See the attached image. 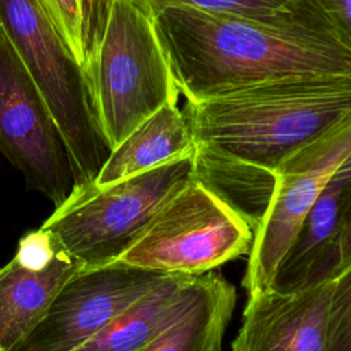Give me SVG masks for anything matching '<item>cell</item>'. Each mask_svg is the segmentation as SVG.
<instances>
[{
    "mask_svg": "<svg viewBox=\"0 0 351 351\" xmlns=\"http://www.w3.org/2000/svg\"><path fill=\"white\" fill-rule=\"evenodd\" d=\"M154 21L189 101L287 80L351 78V51L311 0H293L270 16L169 5Z\"/></svg>",
    "mask_w": 351,
    "mask_h": 351,
    "instance_id": "6da1fadb",
    "label": "cell"
},
{
    "mask_svg": "<svg viewBox=\"0 0 351 351\" xmlns=\"http://www.w3.org/2000/svg\"><path fill=\"white\" fill-rule=\"evenodd\" d=\"M351 110L350 77L287 80L189 101L195 145L276 174L295 151Z\"/></svg>",
    "mask_w": 351,
    "mask_h": 351,
    "instance_id": "7a4b0ae2",
    "label": "cell"
},
{
    "mask_svg": "<svg viewBox=\"0 0 351 351\" xmlns=\"http://www.w3.org/2000/svg\"><path fill=\"white\" fill-rule=\"evenodd\" d=\"M84 73L111 149L180 96L154 15L140 0H100Z\"/></svg>",
    "mask_w": 351,
    "mask_h": 351,
    "instance_id": "3957f363",
    "label": "cell"
},
{
    "mask_svg": "<svg viewBox=\"0 0 351 351\" xmlns=\"http://www.w3.org/2000/svg\"><path fill=\"white\" fill-rule=\"evenodd\" d=\"M0 33L14 47L48 104L71 158L75 191L89 186L111 148L97 125L85 73L44 1L0 0Z\"/></svg>",
    "mask_w": 351,
    "mask_h": 351,
    "instance_id": "277c9868",
    "label": "cell"
},
{
    "mask_svg": "<svg viewBox=\"0 0 351 351\" xmlns=\"http://www.w3.org/2000/svg\"><path fill=\"white\" fill-rule=\"evenodd\" d=\"M193 154L104 186L75 191L40 228L53 234L82 267L119 261L195 177Z\"/></svg>",
    "mask_w": 351,
    "mask_h": 351,
    "instance_id": "5b68a950",
    "label": "cell"
},
{
    "mask_svg": "<svg viewBox=\"0 0 351 351\" xmlns=\"http://www.w3.org/2000/svg\"><path fill=\"white\" fill-rule=\"evenodd\" d=\"M254 239L251 225L193 177L119 261L163 274L196 277L250 254Z\"/></svg>",
    "mask_w": 351,
    "mask_h": 351,
    "instance_id": "8992f818",
    "label": "cell"
},
{
    "mask_svg": "<svg viewBox=\"0 0 351 351\" xmlns=\"http://www.w3.org/2000/svg\"><path fill=\"white\" fill-rule=\"evenodd\" d=\"M0 154L26 185L62 206L75 191L71 158L44 96L0 33Z\"/></svg>",
    "mask_w": 351,
    "mask_h": 351,
    "instance_id": "52a82bcc",
    "label": "cell"
},
{
    "mask_svg": "<svg viewBox=\"0 0 351 351\" xmlns=\"http://www.w3.org/2000/svg\"><path fill=\"white\" fill-rule=\"evenodd\" d=\"M351 156V110L318 137L288 156L276 171L266 214L255 230L243 287L267 289L324 186Z\"/></svg>",
    "mask_w": 351,
    "mask_h": 351,
    "instance_id": "ba28073f",
    "label": "cell"
},
{
    "mask_svg": "<svg viewBox=\"0 0 351 351\" xmlns=\"http://www.w3.org/2000/svg\"><path fill=\"white\" fill-rule=\"evenodd\" d=\"M166 276L123 261L81 267L63 284L41 321L12 351H75Z\"/></svg>",
    "mask_w": 351,
    "mask_h": 351,
    "instance_id": "9c48e42d",
    "label": "cell"
},
{
    "mask_svg": "<svg viewBox=\"0 0 351 351\" xmlns=\"http://www.w3.org/2000/svg\"><path fill=\"white\" fill-rule=\"evenodd\" d=\"M82 265L43 228L19 240L0 269V351H12L36 328L63 284Z\"/></svg>",
    "mask_w": 351,
    "mask_h": 351,
    "instance_id": "30bf717a",
    "label": "cell"
},
{
    "mask_svg": "<svg viewBox=\"0 0 351 351\" xmlns=\"http://www.w3.org/2000/svg\"><path fill=\"white\" fill-rule=\"evenodd\" d=\"M332 278L250 293L232 351H326Z\"/></svg>",
    "mask_w": 351,
    "mask_h": 351,
    "instance_id": "8fae6325",
    "label": "cell"
},
{
    "mask_svg": "<svg viewBox=\"0 0 351 351\" xmlns=\"http://www.w3.org/2000/svg\"><path fill=\"white\" fill-rule=\"evenodd\" d=\"M351 207V156L332 174L307 213L269 288L296 291L330 280L339 267V245Z\"/></svg>",
    "mask_w": 351,
    "mask_h": 351,
    "instance_id": "7c38bea8",
    "label": "cell"
},
{
    "mask_svg": "<svg viewBox=\"0 0 351 351\" xmlns=\"http://www.w3.org/2000/svg\"><path fill=\"white\" fill-rule=\"evenodd\" d=\"M202 276L169 274L75 351H145L195 300Z\"/></svg>",
    "mask_w": 351,
    "mask_h": 351,
    "instance_id": "4fadbf2b",
    "label": "cell"
},
{
    "mask_svg": "<svg viewBox=\"0 0 351 351\" xmlns=\"http://www.w3.org/2000/svg\"><path fill=\"white\" fill-rule=\"evenodd\" d=\"M195 151L186 115L167 103L134 128L115 148L89 186H104Z\"/></svg>",
    "mask_w": 351,
    "mask_h": 351,
    "instance_id": "5bb4252c",
    "label": "cell"
},
{
    "mask_svg": "<svg viewBox=\"0 0 351 351\" xmlns=\"http://www.w3.org/2000/svg\"><path fill=\"white\" fill-rule=\"evenodd\" d=\"M236 289L219 273L202 274L192 304L145 351H221Z\"/></svg>",
    "mask_w": 351,
    "mask_h": 351,
    "instance_id": "9a60e30c",
    "label": "cell"
},
{
    "mask_svg": "<svg viewBox=\"0 0 351 351\" xmlns=\"http://www.w3.org/2000/svg\"><path fill=\"white\" fill-rule=\"evenodd\" d=\"M78 64L85 67L100 0H43Z\"/></svg>",
    "mask_w": 351,
    "mask_h": 351,
    "instance_id": "2e32d148",
    "label": "cell"
},
{
    "mask_svg": "<svg viewBox=\"0 0 351 351\" xmlns=\"http://www.w3.org/2000/svg\"><path fill=\"white\" fill-rule=\"evenodd\" d=\"M326 351H351V261L332 277Z\"/></svg>",
    "mask_w": 351,
    "mask_h": 351,
    "instance_id": "e0dca14e",
    "label": "cell"
},
{
    "mask_svg": "<svg viewBox=\"0 0 351 351\" xmlns=\"http://www.w3.org/2000/svg\"><path fill=\"white\" fill-rule=\"evenodd\" d=\"M152 15L169 5H188L207 12L240 16H270L293 0H140Z\"/></svg>",
    "mask_w": 351,
    "mask_h": 351,
    "instance_id": "ac0fdd59",
    "label": "cell"
},
{
    "mask_svg": "<svg viewBox=\"0 0 351 351\" xmlns=\"http://www.w3.org/2000/svg\"><path fill=\"white\" fill-rule=\"evenodd\" d=\"M351 51V0H311Z\"/></svg>",
    "mask_w": 351,
    "mask_h": 351,
    "instance_id": "d6986e66",
    "label": "cell"
},
{
    "mask_svg": "<svg viewBox=\"0 0 351 351\" xmlns=\"http://www.w3.org/2000/svg\"><path fill=\"white\" fill-rule=\"evenodd\" d=\"M351 261V207L346 215L341 236H340V245H339V269L347 265ZM336 270V271H337Z\"/></svg>",
    "mask_w": 351,
    "mask_h": 351,
    "instance_id": "ffe728a7",
    "label": "cell"
}]
</instances>
